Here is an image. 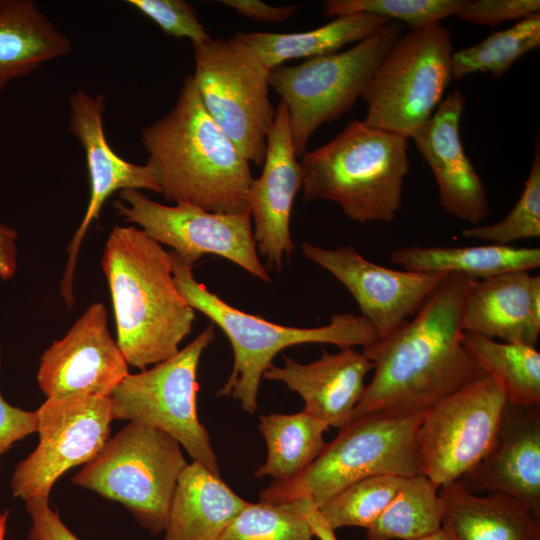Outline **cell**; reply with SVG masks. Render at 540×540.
I'll list each match as a JSON object with an SVG mask.
<instances>
[{"mask_svg": "<svg viewBox=\"0 0 540 540\" xmlns=\"http://www.w3.org/2000/svg\"><path fill=\"white\" fill-rule=\"evenodd\" d=\"M473 281L449 274L396 332L362 349L374 374L352 419L423 413L486 375L463 344L462 309Z\"/></svg>", "mask_w": 540, "mask_h": 540, "instance_id": "1", "label": "cell"}, {"mask_svg": "<svg viewBox=\"0 0 540 540\" xmlns=\"http://www.w3.org/2000/svg\"><path fill=\"white\" fill-rule=\"evenodd\" d=\"M141 143L166 200L213 213L248 208L250 162L205 110L192 74L184 78L174 106L142 130Z\"/></svg>", "mask_w": 540, "mask_h": 540, "instance_id": "2", "label": "cell"}, {"mask_svg": "<svg viewBox=\"0 0 540 540\" xmlns=\"http://www.w3.org/2000/svg\"><path fill=\"white\" fill-rule=\"evenodd\" d=\"M101 267L112 299L116 343L127 364L144 370L175 355L192 331L195 313L175 285L170 252L143 230L116 225Z\"/></svg>", "mask_w": 540, "mask_h": 540, "instance_id": "3", "label": "cell"}, {"mask_svg": "<svg viewBox=\"0 0 540 540\" xmlns=\"http://www.w3.org/2000/svg\"><path fill=\"white\" fill-rule=\"evenodd\" d=\"M407 140L350 121L331 141L301 157L304 200L336 202L360 223H392L410 167Z\"/></svg>", "mask_w": 540, "mask_h": 540, "instance_id": "4", "label": "cell"}, {"mask_svg": "<svg viewBox=\"0 0 540 540\" xmlns=\"http://www.w3.org/2000/svg\"><path fill=\"white\" fill-rule=\"evenodd\" d=\"M175 285L186 303L206 315L228 337L234 353L233 370L217 396H231L249 414L257 410V396L266 369L283 349L306 343H327L340 349H362L379 340L372 324L361 314H335L330 323L314 328L275 324L245 313L218 297L193 276V266L173 251Z\"/></svg>", "mask_w": 540, "mask_h": 540, "instance_id": "5", "label": "cell"}, {"mask_svg": "<svg viewBox=\"0 0 540 540\" xmlns=\"http://www.w3.org/2000/svg\"><path fill=\"white\" fill-rule=\"evenodd\" d=\"M422 416L373 413L352 419L303 473L263 489L260 502L308 500L318 507L367 477L423 474L418 440Z\"/></svg>", "mask_w": 540, "mask_h": 540, "instance_id": "6", "label": "cell"}, {"mask_svg": "<svg viewBox=\"0 0 540 540\" xmlns=\"http://www.w3.org/2000/svg\"><path fill=\"white\" fill-rule=\"evenodd\" d=\"M169 434L129 422L71 479L123 505L152 535L165 531L178 478L188 464Z\"/></svg>", "mask_w": 540, "mask_h": 540, "instance_id": "7", "label": "cell"}, {"mask_svg": "<svg viewBox=\"0 0 540 540\" xmlns=\"http://www.w3.org/2000/svg\"><path fill=\"white\" fill-rule=\"evenodd\" d=\"M405 26L388 21L353 47L278 66L269 73V86L288 111L295 154L302 157L315 130L349 111L370 82Z\"/></svg>", "mask_w": 540, "mask_h": 540, "instance_id": "8", "label": "cell"}, {"mask_svg": "<svg viewBox=\"0 0 540 540\" xmlns=\"http://www.w3.org/2000/svg\"><path fill=\"white\" fill-rule=\"evenodd\" d=\"M451 35L440 23L402 34L362 94L366 125L411 138L441 103L451 75Z\"/></svg>", "mask_w": 540, "mask_h": 540, "instance_id": "9", "label": "cell"}, {"mask_svg": "<svg viewBox=\"0 0 540 540\" xmlns=\"http://www.w3.org/2000/svg\"><path fill=\"white\" fill-rule=\"evenodd\" d=\"M215 337L211 322L194 340L172 357L150 369L128 374L110 399L113 419L161 430L192 458L217 475L218 461L207 429L197 413V370L203 351Z\"/></svg>", "mask_w": 540, "mask_h": 540, "instance_id": "10", "label": "cell"}, {"mask_svg": "<svg viewBox=\"0 0 540 540\" xmlns=\"http://www.w3.org/2000/svg\"><path fill=\"white\" fill-rule=\"evenodd\" d=\"M192 47V76L205 110L249 162L263 164L276 112L270 70L233 36Z\"/></svg>", "mask_w": 540, "mask_h": 540, "instance_id": "11", "label": "cell"}, {"mask_svg": "<svg viewBox=\"0 0 540 540\" xmlns=\"http://www.w3.org/2000/svg\"><path fill=\"white\" fill-rule=\"evenodd\" d=\"M507 404L485 375L423 412L418 430L422 472L439 488L458 482L490 452Z\"/></svg>", "mask_w": 540, "mask_h": 540, "instance_id": "12", "label": "cell"}, {"mask_svg": "<svg viewBox=\"0 0 540 540\" xmlns=\"http://www.w3.org/2000/svg\"><path fill=\"white\" fill-rule=\"evenodd\" d=\"M118 196L114 202L117 213L159 244L171 247L185 263L193 266L203 255L214 254L270 282L258 256L248 208L239 213H213L189 204L169 206L137 189L122 190Z\"/></svg>", "mask_w": 540, "mask_h": 540, "instance_id": "13", "label": "cell"}, {"mask_svg": "<svg viewBox=\"0 0 540 540\" xmlns=\"http://www.w3.org/2000/svg\"><path fill=\"white\" fill-rule=\"evenodd\" d=\"M35 412L39 443L11 477L13 496L25 501L49 499L66 471L91 461L110 438L113 420L110 397L47 398Z\"/></svg>", "mask_w": 540, "mask_h": 540, "instance_id": "14", "label": "cell"}, {"mask_svg": "<svg viewBox=\"0 0 540 540\" xmlns=\"http://www.w3.org/2000/svg\"><path fill=\"white\" fill-rule=\"evenodd\" d=\"M301 249L346 287L379 339L392 335L411 319L449 275L380 266L351 245L326 249L304 242Z\"/></svg>", "mask_w": 540, "mask_h": 540, "instance_id": "15", "label": "cell"}, {"mask_svg": "<svg viewBox=\"0 0 540 540\" xmlns=\"http://www.w3.org/2000/svg\"><path fill=\"white\" fill-rule=\"evenodd\" d=\"M128 366L108 329L104 304L94 302L43 352L36 377L46 398H106L129 374Z\"/></svg>", "mask_w": 540, "mask_h": 540, "instance_id": "16", "label": "cell"}, {"mask_svg": "<svg viewBox=\"0 0 540 540\" xmlns=\"http://www.w3.org/2000/svg\"><path fill=\"white\" fill-rule=\"evenodd\" d=\"M69 108V130L83 149L90 180L88 205L67 245L68 260L60 282V295L71 309L78 252L90 224L99 217L105 201L114 192L125 189H147L155 193H160V189L146 164L128 162L110 147L103 126V94L93 96L85 89H78L70 95Z\"/></svg>", "mask_w": 540, "mask_h": 540, "instance_id": "17", "label": "cell"}, {"mask_svg": "<svg viewBox=\"0 0 540 540\" xmlns=\"http://www.w3.org/2000/svg\"><path fill=\"white\" fill-rule=\"evenodd\" d=\"M263 170L253 178L246 204L254 225L253 237L260 254L279 270L295 245L290 235V216L301 189V166L292 143L286 105L281 100L266 141Z\"/></svg>", "mask_w": 540, "mask_h": 540, "instance_id": "18", "label": "cell"}, {"mask_svg": "<svg viewBox=\"0 0 540 540\" xmlns=\"http://www.w3.org/2000/svg\"><path fill=\"white\" fill-rule=\"evenodd\" d=\"M457 483L510 496L540 517V407L507 403L490 452Z\"/></svg>", "mask_w": 540, "mask_h": 540, "instance_id": "19", "label": "cell"}, {"mask_svg": "<svg viewBox=\"0 0 540 540\" xmlns=\"http://www.w3.org/2000/svg\"><path fill=\"white\" fill-rule=\"evenodd\" d=\"M464 105V95L458 89L451 91L411 138L435 176L440 206L476 226L489 215V207L484 184L460 139Z\"/></svg>", "mask_w": 540, "mask_h": 540, "instance_id": "20", "label": "cell"}, {"mask_svg": "<svg viewBox=\"0 0 540 540\" xmlns=\"http://www.w3.org/2000/svg\"><path fill=\"white\" fill-rule=\"evenodd\" d=\"M284 365L271 364L263 374L268 380L283 382L304 400L303 411L326 423L341 428L352 420L363 396L366 375L372 362L355 348L331 354L326 350L310 363H299L283 356Z\"/></svg>", "mask_w": 540, "mask_h": 540, "instance_id": "21", "label": "cell"}, {"mask_svg": "<svg viewBox=\"0 0 540 540\" xmlns=\"http://www.w3.org/2000/svg\"><path fill=\"white\" fill-rule=\"evenodd\" d=\"M464 332L536 346L540 335V277L514 271L474 280L462 309Z\"/></svg>", "mask_w": 540, "mask_h": 540, "instance_id": "22", "label": "cell"}, {"mask_svg": "<svg viewBox=\"0 0 540 540\" xmlns=\"http://www.w3.org/2000/svg\"><path fill=\"white\" fill-rule=\"evenodd\" d=\"M248 503L220 475L192 461L178 478L163 540H218Z\"/></svg>", "mask_w": 540, "mask_h": 540, "instance_id": "23", "label": "cell"}, {"mask_svg": "<svg viewBox=\"0 0 540 540\" xmlns=\"http://www.w3.org/2000/svg\"><path fill=\"white\" fill-rule=\"evenodd\" d=\"M442 528L454 540H540V517L503 494H473L459 483L439 488Z\"/></svg>", "mask_w": 540, "mask_h": 540, "instance_id": "24", "label": "cell"}, {"mask_svg": "<svg viewBox=\"0 0 540 540\" xmlns=\"http://www.w3.org/2000/svg\"><path fill=\"white\" fill-rule=\"evenodd\" d=\"M71 51L70 39L33 1L0 0V92Z\"/></svg>", "mask_w": 540, "mask_h": 540, "instance_id": "25", "label": "cell"}, {"mask_svg": "<svg viewBox=\"0 0 540 540\" xmlns=\"http://www.w3.org/2000/svg\"><path fill=\"white\" fill-rule=\"evenodd\" d=\"M404 270L422 273L458 274L473 280L487 279L540 266V249L512 245L408 246L389 254Z\"/></svg>", "mask_w": 540, "mask_h": 540, "instance_id": "26", "label": "cell"}, {"mask_svg": "<svg viewBox=\"0 0 540 540\" xmlns=\"http://www.w3.org/2000/svg\"><path fill=\"white\" fill-rule=\"evenodd\" d=\"M371 14L335 17L318 28L295 33L240 32L233 37L272 70L292 59H309L340 51L347 44L360 42L387 23Z\"/></svg>", "mask_w": 540, "mask_h": 540, "instance_id": "27", "label": "cell"}, {"mask_svg": "<svg viewBox=\"0 0 540 540\" xmlns=\"http://www.w3.org/2000/svg\"><path fill=\"white\" fill-rule=\"evenodd\" d=\"M259 428L267 445V459L254 473L288 481L303 473L326 446L329 426L305 411L260 416Z\"/></svg>", "mask_w": 540, "mask_h": 540, "instance_id": "28", "label": "cell"}, {"mask_svg": "<svg viewBox=\"0 0 540 540\" xmlns=\"http://www.w3.org/2000/svg\"><path fill=\"white\" fill-rule=\"evenodd\" d=\"M463 344L482 371L501 387L507 403L540 407V353L535 347L469 332H464Z\"/></svg>", "mask_w": 540, "mask_h": 540, "instance_id": "29", "label": "cell"}, {"mask_svg": "<svg viewBox=\"0 0 540 540\" xmlns=\"http://www.w3.org/2000/svg\"><path fill=\"white\" fill-rule=\"evenodd\" d=\"M439 487L424 474L402 477L396 495L366 529V540H420L442 527Z\"/></svg>", "mask_w": 540, "mask_h": 540, "instance_id": "30", "label": "cell"}, {"mask_svg": "<svg viewBox=\"0 0 540 540\" xmlns=\"http://www.w3.org/2000/svg\"><path fill=\"white\" fill-rule=\"evenodd\" d=\"M540 45V13L490 34L483 41L453 52L451 75L456 80L475 72L501 77L522 55Z\"/></svg>", "mask_w": 540, "mask_h": 540, "instance_id": "31", "label": "cell"}, {"mask_svg": "<svg viewBox=\"0 0 540 540\" xmlns=\"http://www.w3.org/2000/svg\"><path fill=\"white\" fill-rule=\"evenodd\" d=\"M402 477L377 475L361 479L317 507L333 529H367L382 514L397 493Z\"/></svg>", "mask_w": 540, "mask_h": 540, "instance_id": "32", "label": "cell"}, {"mask_svg": "<svg viewBox=\"0 0 540 540\" xmlns=\"http://www.w3.org/2000/svg\"><path fill=\"white\" fill-rule=\"evenodd\" d=\"M311 526L294 504L248 503L218 540H313Z\"/></svg>", "mask_w": 540, "mask_h": 540, "instance_id": "33", "label": "cell"}, {"mask_svg": "<svg viewBox=\"0 0 540 540\" xmlns=\"http://www.w3.org/2000/svg\"><path fill=\"white\" fill-rule=\"evenodd\" d=\"M462 3L463 0H327L322 13L328 18L371 14L415 30L456 15Z\"/></svg>", "mask_w": 540, "mask_h": 540, "instance_id": "34", "label": "cell"}, {"mask_svg": "<svg viewBox=\"0 0 540 540\" xmlns=\"http://www.w3.org/2000/svg\"><path fill=\"white\" fill-rule=\"evenodd\" d=\"M466 238L493 244L509 245L528 238L540 237V149L535 142V153L524 190L510 213L500 222L472 226L462 230Z\"/></svg>", "mask_w": 540, "mask_h": 540, "instance_id": "35", "label": "cell"}, {"mask_svg": "<svg viewBox=\"0 0 540 540\" xmlns=\"http://www.w3.org/2000/svg\"><path fill=\"white\" fill-rule=\"evenodd\" d=\"M130 6L156 23L169 36L187 38L191 44L212 37L201 23L194 7L183 0H128Z\"/></svg>", "mask_w": 540, "mask_h": 540, "instance_id": "36", "label": "cell"}, {"mask_svg": "<svg viewBox=\"0 0 540 540\" xmlns=\"http://www.w3.org/2000/svg\"><path fill=\"white\" fill-rule=\"evenodd\" d=\"M539 0H463L457 16L467 22L495 26L538 13Z\"/></svg>", "mask_w": 540, "mask_h": 540, "instance_id": "37", "label": "cell"}, {"mask_svg": "<svg viewBox=\"0 0 540 540\" xmlns=\"http://www.w3.org/2000/svg\"><path fill=\"white\" fill-rule=\"evenodd\" d=\"M25 507L32 521L28 540H79L51 509L48 499L26 500Z\"/></svg>", "mask_w": 540, "mask_h": 540, "instance_id": "38", "label": "cell"}, {"mask_svg": "<svg viewBox=\"0 0 540 540\" xmlns=\"http://www.w3.org/2000/svg\"><path fill=\"white\" fill-rule=\"evenodd\" d=\"M36 430V412L12 406L0 394V457L5 454L15 442L22 440L26 436L36 432Z\"/></svg>", "mask_w": 540, "mask_h": 540, "instance_id": "39", "label": "cell"}, {"mask_svg": "<svg viewBox=\"0 0 540 540\" xmlns=\"http://www.w3.org/2000/svg\"><path fill=\"white\" fill-rule=\"evenodd\" d=\"M221 3L238 14L261 23L284 22L299 8V5L273 6L259 0H223Z\"/></svg>", "mask_w": 540, "mask_h": 540, "instance_id": "40", "label": "cell"}, {"mask_svg": "<svg viewBox=\"0 0 540 540\" xmlns=\"http://www.w3.org/2000/svg\"><path fill=\"white\" fill-rule=\"evenodd\" d=\"M17 232L5 225H0V277L7 280L13 277L16 270Z\"/></svg>", "mask_w": 540, "mask_h": 540, "instance_id": "41", "label": "cell"}, {"mask_svg": "<svg viewBox=\"0 0 540 540\" xmlns=\"http://www.w3.org/2000/svg\"><path fill=\"white\" fill-rule=\"evenodd\" d=\"M307 518L314 536L319 540H338L333 530L322 518L316 506L308 500L293 502Z\"/></svg>", "mask_w": 540, "mask_h": 540, "instance_id": "42", "label": "cell"}, {"mask_svg": "<svg viewBox=\"0 0 540 540\" xmlns=\"http://www.w3.org/2000/svg\"><path fill=\"white\" fill-rule=\"evenodd\" d=\"M420 540H454L451 535L442 527L433 534Z\"/></svg>", "mask_w": 540, "mask_h": 540, "instance_id": "43", "label": "cell"}, {"mask_svg": "<svg viewBox=\"0 0 540 540\" xmlns=\"http://www.w3.org/2000/svg\"><path fill=\"white\" fill-rule=\"evenodd\" d=\"M8 516H9L8 510H5L0 513V540H5Z\"/></svg>", "mask_w": 540, "mask_h": 540, "instance_id": "44", "label": "cell"}]
</instances>
